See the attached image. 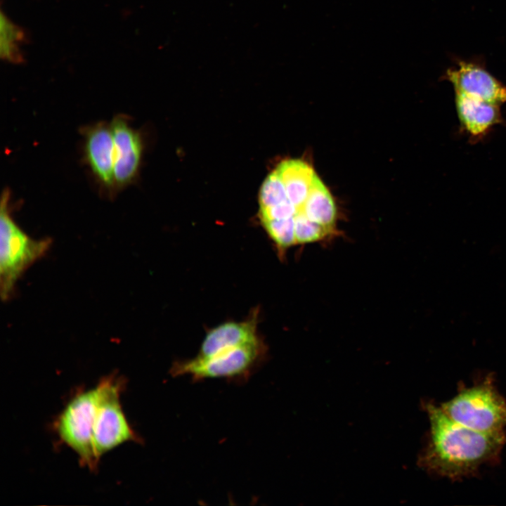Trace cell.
I'll return each mask as SVG.
<instances>
[{
	"mask_svg": "<svg viewBox=\"0 0 506 506\" xmlns=\"http://www.w3.org/2000/svg\"><path fill=\"white\" fill-rule=\"evenodd\" d=\"M262 224L279 254H283L288 248L297 245L294 219L265 221Z\"/></svg>",
	"mask_w": 506,
	"mask_h": 506,
	"instance_id": "5bb4252c",
	"label": "cell"
},
{
	"mask_svg": "<svg viewBox=\"0 0 506 506\" xmlns=\"http://www.w3.org/2000/svg\"><path fill=\"white\" fill-rule=\"evenodd\" d=\"M275 170L284 184L287 200L296 209V216L307 198L316 174L308 163L297 159L283 161Z\"/></svg>",
	"mask_w": 506,
	"mask_h": 506,
	"instance_id": "7c38bea8",
	"label": "cell"
},
{
	"mask_svg": "<svg viewBox=\"0 0 506 506\" xmlns=\"http://www.w3.org/2000/svg\"><path fill=\"white\" fill-rule=\"evenodd\" d=\"M267 348L261 339L225 350L208 357L196 356L175 361L170 372L172 376L187 375L194 380L211 378L242 379L249 377L264 360Z\"/></svg>",
	"mask_w": 506,
	"mask_h": 506,
	"instance_id": "277c9868",
	"label": "cell"
},
{
	"mask_svg": "<svg viewBox=\"0 0 506 506\" xmlns=\"http://www.w3.org/2000/svg\"><path fill=\"white\" fill-rule=\"evenodd\" d=\"M96 408V388L79 392L68 402L55 423L60 439L77 454L81 465L92 471L99 462L92 445Z\"/></svg>",
	"mask_w": 506,
	"mask_h": 506,
	"instance_id": "8992f818",
	"label": "cell"
},
{
	"mask_svg": "<svg viewBox=\"0 0 506 506\" xmlns=\"http://www.w3.org/2000/svg\"><path fill=\"white\" fill-rule=\"evenodd\" d=\"M455 103L461 128L472 143L484 138L504 120L500 105L455 93Z\"/></svg>",
	"mask_w": 506,
	"mask_h": 506,
	"instance_id": "30bf717a",
	"label": "cell"
},
{
	"mask_svg": "<svg viewBox=\"0 0 506 506\" xmlns=\"http://www.w3.org/2000/svg\"><path fill=\"white\" fill-rule=\"evenodd\" d=\"M8 193L4 192L1 202L0 292L4 301L11 298L22 273L49 249V238L34 240L13 221L8 209Z\"/></svg>",
	"mask_w": 506,
	"mask_h": 506,
	"instance_id": "3957f363",
	"label": "cell"
},
{
	"mask_svg": "<svg viewBox=\"0 0 506 506\" xmlns=\"http://www.w3.org/2000/svg\"><path fill=\"white\" fill-rule=\"evenodd\" d=\"M439 406L453 420L476 431L500 432L506 427V399L489 375L472 387H460Z\"/></svg>",
	"mask_w": 506,
	"mask_h": 506,
	"instance_id": "7a4b0ae2",
	"label": "cell"
},
{
	"mask_svg": "<svg viewBox=\"0 0 506 506\" xmlns=\"http://www.w3.org/2000/svg\"><path fill=\"white\" fill-rule=\"evenodd\" d=\"M259 309L240 321L228 320L207 330L197 356L208 357L261 339L258 333Z\"/></svg>",
	"mask_w": 506,
	"mask_h": 506,
	"instance_id": "ba28073f",
	"label": "cell"
},
{
	"mask_svg": "<svg viewBox=\"0 0 506 506\" xmlns=\"http://www.w3.org/2000/svg\"><path fill=\"white\" fill-rule=\"evenodd\" d=\"M297 214H303L311 221L336 232L337 207L323 182L316 174L307 198Z\"/></svg>",
	"mask_w": 506,
	"mask_h": 506,
	"instance_id": "4fadbf2b",
	"label": "cell"
},
{
	"mask_svg": "<svg viewBox=\"0 0 506 506\" xmlns=\"http://www.w3.org/2000/svg\"><path fill=\"white\" fill-rule=\"evenodd\" d=\"M86 159L103 185L113 186L115 148L111 127L98 124L87 130L85 141Z\"/></svg>",
	"mask_w": 506,
	"mask_h": 506,
	"instance_id": "8fae6325",
	"label": "cell"
},
{
	"mask_svg": "<svg viewBox=\"0 0 506 506\" xmlns=\"http://www.w3.org/2000/svg\"><path fill=\"white\" fill-rule=\"evenodd\" d=\"M422 406L430 428L418 464L426 472L458 480L499 460L506 443L504 431H476L453 420L434 403L424 402Z\"/></svg>",
	"mask_w": 506,
	"mask_h": 506,
	"instance_id": "6da1fadb",
	"label": "cell"
},
{
	"mask_svg": "<svg viewBox=\"0 0 506 506\" xmlns=\"http://www.w3.org/2000/svg\"><path fill=\"white\" fill-rule=\"evenodd\" d=\"M124 384L122 377L111 375L103 377L95 387L96 408L92 445L98 461L103 454L117 446L126 441H139L130 427L120 403Z\"/></svg>",
	"mask_w": 506,
	"mask_h": 506,
	"instance_id": "5b68a950",
	"label": "cell"
},
{
	"mask_svg": "<svg viewBox=\"0 0 506 506\" xmlns=\"http://www.w3.org/2000/svg\"><path fill=\"white\" fill-rule=\"evenodd\" d=\"M27 31L15 25L1 11V41L17 44H27L30 41Z\"/></svg>",
	"mask_w": 506,
	"mask_h": 506,
	"instance_id": "9a60e30c",
	"label": "cell"
},
{
	"mask_svg": "<svg viewBox=\"0 0 506 506\" xmlns=\"http://www.w3.org/2000/svg\"><path fill=\"white\" fill-rule=\"evenodd\" d=\"M445 78L455 93L499 105L506 103V86L476 64L460 61L447 70Z\"/></svg>",
	"mask_w": 506,
	"mask_h": 506,
	"instance_id": "52a82bcc",
	"label": "cell"
},
{
	"mask_svg": "<svg viewBox=\"0 0 506 506\" xmlns=\"http://www.w3.org/2000/svg\"><path fill=\"white\" fill-rule=\"evenodd\" d=\"M110 127L115 148V183L122 186L129 183L136 174L142 152L141 141L124 117L115 118Z\"/></svg>",
	"mask_w": 506,
	"mask_h": 506,
	"instance_id": "9c48e42d",
	"label": "cell"
}]
</instances>
